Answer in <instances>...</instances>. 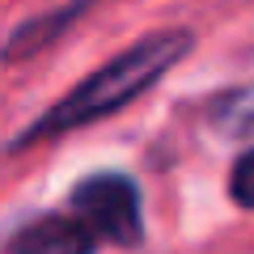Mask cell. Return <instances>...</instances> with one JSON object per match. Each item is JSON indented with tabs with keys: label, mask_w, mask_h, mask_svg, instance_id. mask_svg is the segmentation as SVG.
<instances>
[{
	"label": "cell",
	"mask_w": 254,
	"mask_h": 254,
	"mask_svg": "<svg viewBox=\"0 0 254 254\" xmlns=\"http://www.w3.org/2000/svg\"><path fill=\"white\" fill-rule=\"evenodd\" d=\"M190 51H195V34L190 30H153V34H144L140 43L123 47L106 64H98L81 85H72L60 102H51L30 127H21L9 140V153H21L30 144L68 136V131H81V127L98 123V119L119 115L140 93L153 89L174 64H182Z\"/></svg>",
	"instance_id": "cell-1"
},
{
	"label": "cell",
	"mask_w": 254,
	"mask_h": 254,
	"mask_svg": "<svg viewBox=\"0 0 254 254\" xmlns=\"http://www.w3.org/2000/svg\"><path fill=\"white\" fill-rule=\"evenodd\" d=\"M76 212L93 225V233L106 246L131 250L144 242V212H140V187L123 170H98L85 174L68 195Z\"/></svg>",
	"instance_id": "cell-2"
},
{
	"label": "cell",
	"mask_w": 254,
	"mask_h": 254,
	"mask_svg": "<svg viewBox=\"0 0 254 254\" xmlns=\"http://www.w3.org/2000/svg\"><path fill=\"white\" fill-rule=\"evenodd\" d=\"M102 246L106 242L93 233V225L68 203L60 212H43V216L21 220L9 233L4 254H98Z\"/></svg>",
	"instance_id": "cell-3"
},
{
	"label": "cell",
	"mask_w": 254,
	"mask_h": 254,
	"mask_svg": "<svg viewBox=\"0 0 254 254\" xmlns=\"http://www.w3.org/2000/svg\"><path fill=\"white\" fill-rule=\"evenodd\" d=\"M93 4H102V0H68V4H60V9H51V13H38V17L13 26L9 43H4V64H17V60H26V55L47 51V47L60 34H68V26L81 21Z\"/></svg>",
	"instance_id": "cell-4"
},
{
	"label": "cell",
	"mask_w": 254,
	"mask_h": 254,
	"mask_svg": "<svg viewBox=\"0 0 254 254\" xmlns=\"http://www.w3.org/2000/svg\"><path fill=\"white\" fill-rule=\"evenodd\" d=\"M208 123L220 136H254V85L216 93L208 102Z\"/></svg>",
	"instance_id": "cell-5"
},
{
	"label": "cell",
	"mask_w": 254,
	"mask_h": 254,
	"mask_svg": "<svg viewBox=\"0 0 254 254\" xmlns=\"http://www.w3.org/2000/svg\"><path fill=\"white\" fill-rule=\"evenodd\" d=\"M229 199L237 208L254 212V148H246L233 161V170H229Z\"/></svg>",
	"instance_id": "cell-6"
}]
</instances>
